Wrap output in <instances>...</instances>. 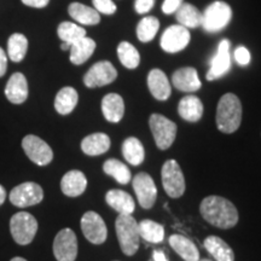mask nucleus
<instances>
[{"mask_svg": "<svg viewBox=\"0 0 261 261\" xmlns=\"http://www.w3.org/2000/svg\"><path fill=\"white\" fill-rule=\"evenodd\" d=\"M200 212L202 218L219 228H231L238 223L237 208L227 198L220 196H208L201 202Z\"/></svg>", "mask_w": 261, "mask_h": 261, "instance_id": "1", "label": "nucleus"}, {"mask_svg": "<svg viewBox=\"0 0 261 261\" xmlns=\"http://www.w3.org/2000/svg\"><path fill=\"white\" fill-rule=\"evenodd\" d=\"M54 254L57 261H75L77 255V240L73 230L63 228L56 234Z\"/></svg>", "mask_w": 261, "mask_h": 261, "instance_id": "12", "label": "nucleus"}, {"mask_svg": "<svg viewBox=\"0 0 261 261\" xmlns=\"http://www.w3.org/2000/svg\"><path fill=\"white\" fill-rule=\"evenodd\" d=\"M204 248L217 261H234V254L231 247L218 236L205 238Z\"/></svg>", "mask_w": 261, "mask_h": 261, "instance_id": "29", "label": "nucleus"}, {"mask_svg": "<svg viewBox=\"0 0 261 261\" xmlns=\"http://www.w3.org/2000/svg\"><path fill=\"white\" fill-rule=\"evenodd\" d=\"M23 148L27 158L38 166H46L54 160V151L51 146L35 135H27L22 139Z\"/></svg>", "mask_w": 261, "mask_h": 261, "instance_id": "9", "label": "nucleus"}, {"mask_svg": "<svg viewBox=\"0 0 261 261\" xmlns=\"http://www.w3.org/2000/svg\"><path fill=\"white\" fill-rule=\"evenodd\" d=\"M133 189L138 198V203L144 210H150L158 197V189L148 173L140 172L133 178Z\"/></svg>", "mask_w": 261, "mask_h": 261, "instance_id": "15", "label": "nucleus"}, {"mask_svg": "<svg viewBox=\"0 0 261 261\" xmlns=\"http://www.w3.org/2000/svg\"><path fill=\"white\" fill-rule=\"evenodd\" d=\"M178 113L188 122L200 121L203 115V104L196 96H185L178 104Z\"/></svg>", "mask_w": 261, "mask_h": 261, "instance_id": "25", "label": "nucleus"}, {"mask_svg": "<svg viewBox=\"0 0 261 261\" xmlns=\"http://www.w3.org/2000/svg\"><path fill=\"white\" fill-rule=\"evenodd\" d=\"M6 55L10 61L14 63H19L27 56L29 41L28 38L22 33H14L8 39V46H6Z\"/></svg>", "mask_w": 261, "mask_h": 261, "instance_id": "28", "label": "nucleus"}, {"mask_svg": "<svg viewBox=\"0 0 261 261\" xmlns=\"http://www.w3.org/2000/svg\"><path fill=\"white\" fill-rule=\"evenodd\" d=\"M5 198H6V191H5V189L0 185V205L4 203Z\"/></svg>", "mask_w": 261, "mask_h": 261, "instance_id": "44", "label": "nucleus"}, {"mask_svg": "<svg viewBox=\"0 0 261 261\" xmlns=\"http://www.w3.org/2000/svg\"><path fill=\"white\" fill-rule=\"evenodd\" d=\"M150 129L160 150H167L177 137V125L161 114H152L149 119Z\"/></svg>", "mask_w": 261, "mask_h": 261, "instance_id": "6", "label": "nucleus"}, {"mask_svg": "<svg viewBox=\"0 0 261 261\" xmlns=\"http://www.w3.org/2000/svg\"><path fill=\"white\" fill-rule=\"evenodd\" d=\"M231 42L227 39H223L219 42L217 54L214 55L211 61V68L208 70L207 77L208 81H214L225 76L231 69V54H230Z\"/></svg>", "mask_w": 261, "mask_h": 261, "instance_id": "14", "label": "nucleus"}, {"mask_svg": "<svg viewBox=\"0 0 261 261\" xmlns=\"http://www.w3.org/2000/svg\"><path fill=\"white\" fill-rule=\"evenodd\" d=\"M103 171L106 174L113 177L117 182H120L122 185L128 184L130 181V178H132L130 171L127 167V165L116 159L107 160L103 165Z\"/></svg>", "mask_w": 261, "mask_h": 261, "instance_id": "33", "label": "nucleus"}, {"mask_svg": "<svg viewBox=\"0 0 261 261\" xmlns=\"http://www.w3.org/2000/svg\"><path fill=\"white\" fill-rule=\"evenodd\" d=\"M112 145V140L106 133L98 132L85 137L81 142V150L89 156H99L106 154Z\"/></svg>", "mask_w": 261, "mask_h": 261, "instance_id": "23", "label": "nucleus"}, {"mask_svg": "<svg viewBox=\"0 0 261 261\" xmlns=\"http://www.w3.org/2000/svg\"><path fill=\"white\" fill-rule=\"evenodd\" d=\"M42 198H44L42 188L33 181L19 184L10 192V202L18 208H27L40 203Z\"/></svg>", "mask_w": 261, "mask_h": 261, "instance_id": "10", "label": "nucleus"}, {"mask_svg": "<svg viewBox=\"0 0 261 261\" xmlns=\"http://www.w3.org/2000/svg\"><path fill=\"white\" fill-rule=\"evenodd\" d=\"M242 122V104L233 93H226L220 98L217 108V126L223 133L236 132Z\"/></svg>", "mask_w": 261, "mask_h": 261, "instance_id": "2", "label": "nucleus"}, {"mask_svg": "<svg viewBox=\"0 0 261 261\" xmlns=\"http://www.w3.org/2000/svg\"><path fill=\"white\" fill-rule=\"evenodd\" d=\"M148 87L152 97L158 100H167L171 97L172 86L169 84L167 75L161 69H152L148 74Z\"/></svg>", "mask_w": 261, "mask_h": 261, "instance_id": "18", "label": "nucleus"}, {"mask_svg": "<svg viewBox=\"0 0 261 261\" xmlns=\"http://www.w3.org/2000/svg\"><path fill=\"white\" fill-rule=\"evenodd\" d=\"M169 246L185 261H198L200 253L194 242L181 234H173L169 237Z\"/></svg>", "mask_w": 261, "mask_h": 261, "instance_id": "27", "label": "nucleus"}, {"mask_svg": "<svg viewBox=\"0 0 261 261\" xmlns=\"http://www.w3.org/2000/svg\"><path fill=\"white\" fill-rule=\"evenodd\" d=\"M155 0H136L135 3V9L136 12L139 15H145L149 11H151V9L154 8Z\"/></svg>", "mask_w": 261, "mask_h": 261, "instance_id": "39", "label": "nucleus"}, {"mask_svg": "<svg viewBox=\"0 0 261 261\" xmlns=\"http://www.w3.org/2000/svg\"><path fill=\"white\" fill-rule=\"evenodd\" d=\"M232 18V9L225 2L212 3L202 12L201 27L207 33H218L226 28Z\"/></svg>", "mask_w": 261, "mask_h": 261, "instance_id": "4", "label": "nucleus"}, {"mask_svg": "<svg viewBox=\"0 0 261 261\" xmlns=\"http://www.w3.org/2000/svg\"><path fill=\"white\" fill-rule=\"evenodd\" d=\"M8 63L9 58L8 55H6V51L0 46V77H3L8 71Z\"/></svg>", "mask_w": 261, "mask_h": 261, "instance_id": "42", "label": "nucleus"}, {"mask_svg": "<svg viewBox=\"0 0 261 261\" xmlns=\"http://www.w3.org/2000/svg\"><path fill=\"white\" fill-rule=\"evenodd\" d=\"M116 236L123 254L132 256L138 252L139 248V228L138 223L132 214H119L115 223Z\"/></svg>", "mask_w": 261, "mask_h": 261, "instance_id": "3", "label": "nucleus"}, {"mask_svg": "<svg viewBox=\"0 0 261 261\" xmlns=\"http://www.w3.org/2000/svg\"><path fill=\"white\" fill-rule=\"evenodd\" d=\"M172 84L177 90L187 93L196 92L202 87L197 70L192 67H182L175 70L172 75Z\"/></svg>", "mask_w": 261, "mask_h": 261, "instance_id": "17", "label": "nucleus"}, {"mask_svg": "<svg viewBox=\"0 0 261 261\" xmlns=\"http://www.w3.org/2000/svg\"><path fill=\"white\" fill-rule=\"evenodd\" d=\"M102 113L107 121L117 123L125 114V102L117 93H108L102 99Z\"/></svg>", "mask_w": 261, "mask_h": 261, "instance_id": "21", "label": "nucleus"}, {"mask_svg": "<svg viewBox=\"0 0 261 261\" xmlns=\"http://www.w3.org/2000/svg\"><path fill=\"white\" fill-rule=\"evenodd\" d=\"M87 188V179L81 171H69L63 175L61 180V190L65 196L77 197Z\"/></svg>", "mask_w": 261, "mask_h": 261, "instance_id": "19", "label": "nucleus"}, {"mask_svg": "<svg viewBox=\"0 0 261 261\" xmlns=\"http://www.w3.org/2000/svg\"><path fill=\"white\" fill-rule=\"evenodd\" d=\"M184 0H165L162 4V12L166 15L175 14V11L180 8Z\"/></svg>", "mask_w": 261, "mask_h": 261, "instance_id": "40", "label": "nucleus"}, {"mask_svg": "<svg viewBox=\"0 0 261 261\" xmlns=\"http://www.w3.org/2000/svg\"><path fill=\"white\" fill-rule=\"evenodd\" d=\"M81 230L89 242L102 244L108 236L107 225L99 214L96 212H86L81 218Z\"/></svg>", "mask_w": 261, "mask_h": 261, "instance_id": "13", "label": "nucleus"}, {"mask_svg": "<svg viewBox=\"0 0 261 261\" xmlns=\"http://www.w3.org/2000/svg\"><path fill=\"white\" fill-rule=\"evenodd\" d=\"M161 177L163 189L169 197H181L185 191V179L180 166L175 160H168L163 163Z\"/></svg>", "mask_w": 261, "mask_h": 261, "instance_id": "7", "label": "nucleus"}, {"mask_svg": "<svg viewBox=\"0 0 261 261\" xmlns=\"http://www.w3.org/2000/svg\"><path fill=\"white\" fill-rule=\"evenodd\" d=\"M57 35L62 40V42H65V44L71 46L74 42L80 40L81 38L86 37V31L80 24L74 23V22L64 21L58 24Z\"/></svg>", "mask_w": 261, "mask_h": 261, "instance_id": "32", "label": "nucleus"}, {"mask_svg": "<svg viewBox=\"0 0 261 261\" xmlns=\"http://www.w3.org/2000/svg\"><path fill=\"white\" fill-rule=\"evenodd\" d=\"M11 261H27V260L23 259V257L17 256V257H14V259H11Z\"/></svg>", "mask_w": 261, "mask_h": 261, "instance_id": "45", "label": "nucleus"}, {"mask_svg": "<svg viewBox=\"0 0 261 261\" xmlns=\"http://www.w3.org/2000/svg\"><path fill=\"white\" fill-rule=\"evenodd\" d=\"M233 60L241 67H246L250 63L252 56H250V52L246 46H238L233 51Z\"/></svg>", "mask_w": 261, "mask_h": 261, "instance_id": "38", "label": "nucleus"}, {"mask_svg": "<svg viewBox=\"0 0 261 261\" xmlns=\"http://www.w3.org/2000/svg\"><path fill=\"white\" fill-rule=\"evenodd\" d=\"M68 14L80 25H97L100 23V14L96 9L74 2L68 6Z\"/></svg>", "mask_w": 261, "mask_h": 261, "instance_id": "20", "label": "nucleus"}, {"mask_svg": "<svg viewBox=\"0 0 261 261\" xmlns=\"http://www.w3.org/2000/svg\"><path fill=\"white\" fill-rule=\"evenodd\" d=\"M139 236L150 243H161L165 238V228L152 220H143L138 224Z\"/></svg>", "mask_w": 261, "mask_h": 261, "instance_id": "35", "label": "nucleus"}, {"mask_svg": "<svg viewBox=\"0 0 261 261\" xmlns=\"http://www.w3.org/2000/svg\"><path fill=\"white\" fill-rule=\"evenodd\" d=\"M190 32L180 24H173L163 32L160 45L167 54H177L184 50L190 42Z\"/></svg>", "mask_w": 261, "mask_h": 261, "instance_id": "11", "label": "nucleus"}, {"mask_svg": "<svg viewBox=\"0 0 261 261\" xmlns=\"http://www.w3.org/2000/svg\"><path fill=\"white\" fill-rule=\"evenodd\" d=\"M198 261H211V260H208V259H204V260H198Z\"/></svg>", "mask_w": 261, "mask_h": 261, "instance_id": "46", "label": "nucleus"}, {"mask_svg": "<svg viewBox=\"0 0 261 261\" xmlns=\"http://www.w3.org/2000/svg\"><path fill=\"white\" fill-rule=\"evenodd\" d=\"M97 44L92 38L86 37L81 38L80 40L74 42L69 48V61L74 65H81L86 63L92 57L96 51Z\"/></svg>", "mask_w": 261, "mask_h": 261, "instance_id": "22", "label": "nucleus"}, {"mask_svg": "<svg viewBox=\"0 0 261 261\" xmlns=\"http://www.w3.org/2000/svg\"><path fill=\"white\" fill-rule=\"evenodd\" d=\"M10 231L16 243L19 246H27L37 234L38 221L27 212H19L10 220Z\"/></svg>", "mask_w": 261, "mask_h": 261, "instance_id": "5", "label": "nucleus"}, {"mask_svg": "<svg viewBox=\"0 0 261 261\" xmlns=\"http://www.w3.org/2000/svg\"><path fill=\"white\" fill-rule=\"evenodd\" d=\"M178 24L185 28H197L202 24V12L196 6L189 3H182L180 8L175 11Z\"/></svg>", "mask_w": 261, "mask_h": 261, "instance_id": "30", "label": "nucleus"}, {"mask_svg": "<svg viewBox=\"0 0 261 261\" xmlns=\"http://www.w3.org/2000/svg\"><path fill=\"white\" fill-rule=\"evenodd\" d=\"M106 201L119 214H132L135 212V201H133L132 196L127 194L126 191L119 190V189L108 191L106 195Z\"/></svg>", "mask_w": 261, "mask_h": 261, "instance_id": "26", "label": "nucleus"}, {"mask_svg": "<svg viewBox=\"0 0 261 261\" xmlns=\"http://www.w3.org/2000/svg\"><path fill=\"white\" fill-rule=\"evenodd\" d=\"M152 259H154V261H168L167 256L165 255L162 250H155L154 254H152Z\"/></svg>", "mask_w": 261, "mask_h": 261, "instance_id": "43", "label": "nucleus"}, {"mask_svg": "<svg viewBox=\"0 0 261 261\" xmlns=\"http://www.w3.org/2000/svg\"><path fill=\"white\" fill-rule=\"evenodd\" d=\"M22 4L32 9H45L51 0H21Z\"/></svg>", "mask_w": 261, "mask_h": 261, "instance_id": "41", "label": "nucleus"}, {"mask_svg": "<svg viewBox=\"0 0 261 261\" xmlns=\"http://www.w3.org/2000/svg\"><path fill=\"white\" fill-rule=\"evenodd\" d=\"M117 57L127 69H136L140 64V55L137 48L128 41H121L117 45Z\"/></svg>", "mask_w": 261, "mask_h": 261, "instance_id": "34", "label": "nucleus"}, {"mask_svg": "<svg viewBox=\"0 0 261 261\" xmlns=\"http://www.w3.org/2000/svg\"><path fill=\"white\" fill-rule=\"evenodd\" d=\"M122 155L130 165H142L145 159V150L142 142L136 137H129L122 143Z\"/></svg>", "mask_w": 261, "mask_h": 261, "instance_id": "31", "label": "nucleus"}, {"mask_svg": "<svg viewBox=\"0 0 261 261\" xmlns=\"http://www.w3.org/2000/svg\"><path fill=\"white\" fill-rule=\"evenodd\" d=\"M79 103V93L71 86H64L55 98V109L60 115H69Z\"/></svg>", "mask_w": 261, "mask_h": 261, "instance_id": "24", "label": "nucleus"}, {"mask_svg": "<svg viewBox=\"0 0 261 261\" xmlns=\"http://www.w3.org/2000/svg\"><path fill=\"white\" fill-rule=\"evenodd\" d=\"M93 9L97 10V12L103 15H114L116 12V4L113 0H92Z\"/></svg>", "mask_w": 261, "mask_h": 261, "instance_id": "37", "label": "nucleus"}, {"mask_svg": "<svg viewBox=\"0 0 261 261\" xmlns=\"http://www.w3.org/2000/svg\"><path fill=\"white\" fill-rule=\"evenodd\" d=\"M4 93L10 103L15 104V106L23 104L29 96L28 80L25 75L19 71L12 74L6 83Z\"/></svg>", "mask_w": 261, "mask_h": 261, "instance_id": "16", "label": "nucleus"}, {"mask_svg": "<svg viewBox=\"0 0 261 261\" xmlns=\"http://www.w3.org/2000/svg\"><path fill=\"white\" fill-rule=\"evenodd\" d=\"M117 77V70L112 62L99 61L94 63L84 75V84L87 89H97L113 84Z\"/></svg>", "mask_w": 261, "mask_h": 261, "instance_id": "8", "label": "nucleus"}, {"mask_svg": "<svg viewBox=\"0 0 261 261\" xmlns=\"http://www.w3.org/2000/svg\"><path fill=\"white\" fill-rule=\"evenodd\" d=\"M160 29V21L154 16H146L142 18L137 24V37L142 42H149L154 40Z\"/></svg>", "mask_w": 261, "mask_h": 261, "instance_id": "36", "label": "nucleus"}]
</instances>
